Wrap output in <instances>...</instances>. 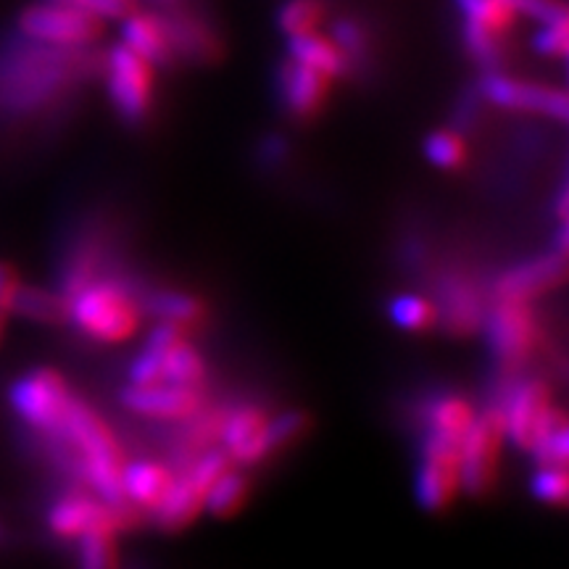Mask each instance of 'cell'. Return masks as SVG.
<instances>
[{
	"instance_id": "1",
	"label": "cell",
	"mask_w": 569,
	"mask_h": 569,
	"mask_svg": "<svg viewBox=\"0 0 569 569\" xmlns=\"http://www.w3.org/2000/svg\"><path fill=\"white\" fill-rule=\"evenodd\" d=\"M69 319L84 338L124 343L142 322V296L124 277H96L69 298Z\"/></svg>"
},
{
	"instance_id": "2",
	"label": "cell",
	"mask_w": 569,
	"mask_h": 569,
	"mask_svg": "<svg viewBox=\"0 0 569 569\" xmlns=\"http://www.w3.org/2000/svg\"><path fill=\"white\" fill-rule=\"evenodd\" d=\"M503 443H507L503 415L498 403H488L469 425L459 448V488L467 496L482 498L496 486Z\"/></svg>"
},
{
	"instance_id": "3",
	"label": "cell",
	"mask_w": 569,
	"mask_h": 569,
	"mask_svg": "<svg viewBox=\"0 0 569 569\" xmlns=\"http://www.w3.org/2000/svg\"><path fill=\"white\" fill-rule=\"evenodd\" d=\"M71 398H74V390L69 388L67 377L48 367L30 369V372L21 375L9 393L11 409L38 436L59 432Z\"/></svg>"
},
{
	"instance_id": "4",
	"label": "cell",
	"mask_w": 569,
	"mask_h": 569,
	"mask_svg": "<svg viewBox=\"0 0 569 569\" xmlns=\"http://www.w3.org/2000/svg\"><path fill=\"white\" fill-rule=\"evenodd\" d=\"M48 530L56 538H82L84 532H117L130 530L140 522V511L132 503H106L98 496H84L80 490H71L56 498L48 509Z\"/></svg>"
},
{
	"instance_id": "5",
	"label": "cell",
	"mask_w": 569,
	"mask_h": 569,
	"mask_svg": "<svg viewBox=\"0 0 569 569\" xmlns=\"http://www.w3.org/2000/svg\"><path fill=\"white\" fill-rule=\"evenodd\" d=\"M486 338L493 359L511 375L536 353L540 325L530 301H496L486 317Z\"/></svg>"
},
{
	"instance_id": "6",
	"label": "cell",
	"mask_w": 569,
	"mask_h": 569,
	"mask_svg": "<svg viewBox=\"0 0 569 569\" xmlns=\"http://www.w3.org/2000/svg\"><path fill=\"white\" fill-rule=\"evenodd\" d=\"M153 63L117 42L106 53V92L124 122H142L153 106Z\"/></svg>"
},
{
	"instance_id": "7",
	"label": "cell",
	"mask_w": 569,
	"mask_h": 569,
	"mask_svg": "<svg viewBox=\"0 0 569 569\" xmlns=\"http://www.w3.org/2000/svg\"><path fill=\"white\" fill-rule=\"evenodd\" d=\"M19 32L27 40L42 42V46L77 48L90 46L92 40L101 38V21L74 9V6L56 0V3H38L21 11Z\"/></svg>"
},
{
	"instance_id": "8",
	"label": "cell",
	"mask_w": 569,
	"mask_h": 569,
	"mask_svg": "<svg viewBox=\"0 0 569 569\" xmlns=\"http://www.w3.org/2000/svg\"><path fill=\"white\" fill-rule=\"evenodd\" d=\"M493 403H498L503 415V432H507L509 443L519 451H530L546 415L553 407L549 382L538 380V377L503 382L501 401Z\"/></svg>"
},
{
	"instance_id": "9",
	"label": "cell",
	"mask_w": 569,
	"mask_h": 569,
	"mask_svg": "<svg viewBox=\"0 0 569 569\" xmlns=\"http://www.w3.org/2000/svg\"><path fill=\"white\" fill-rule=\"evenodd\" d=\"M480 90H482V98H486L488 103L498 106V109L536 113V117L567 122L569 101H567V92L559 88H549V84L530 82V80H519V77L490 69L488 74L482 77Z\"/></svg>"
},
{
	"instance_id": "10",
	"label": "cell",
	"mask_w": 569,
	"mask_h": 569,
	"mask_svg": "<svg viewBox=\"0 0 569 569\" xmlns=\"http://www.w3.org/2000/svg\"><path fill=\"white\" fill-rule=\"evenodd\" d=\"M465 19V42L467 51L478 59L482 67L496 69L501 61L503 42L519 19L507 0H457Z\"/></svg>"
},
{
	"instance_id": "11",
	"label": "cell",
	"mask_w": 569,
	"mask_h": 569,
	"mask_svg": "<svg viewBox=\"0 0 569 569\" xmlns=\"http://www.w3.org/2000/svg\"><path fill=\"white\" fill-rule=\"evenodd\" d=\"M459 448L432 436H422L415 493L425 511H446L459 496Z\"/></svg>"
},
{
	"instance_id": "12",
	"label": "cell",
	"mask_w": 569,
	"mask_h": 569,
	"mask_svg": "<svg viewBox=\"0 0 569 569\" xmlns=\"http://www.w3.org/2000/svg\"><path fill=\"white\" fill-rule=\"evenodd\" d=\"M142 348L159 359L163 382L203 390L206 380H209V367H206L201 351L193 343H188L182 330H177V327L167 322H159L148 332Z\"/></svg>"
},
{
	"instance_id": "13",
	"label": "cell",
	"mask_w": 569,
	"mask_h": 569,
	"mask_svg": "<svg viewBox=\"0 0 569 569\" xmlns=\"http://www.w3.org/2000/svg\"><path fill=\"white\" fill-rule=\"evenodd\" d=\"M567 280V251L538 256V259L522 261L509 272H503L493 282L496 301H532V298L551 293Z\"/></svg>"
},
{
	"instance_id": "14",
	"label": "cell",
	"mask_w": 569,
	"mask_h": 569,
	"mask_svg": "<svg viewBox=\"0 0 569 569\" xmlns=\"http://www.w3.org/2000/svg\"><path fill=\"white\" fill-rule=\"evenodd\" d=\"M122 403L134 415L163 422H184L203 409V390L169 386H130L122 393Z\"/></svg>"
},
{
	"instance_id": "15",
	"label": "cell",
	"mask_w": 569,
	"mask_h": 569,
	"mask_svg": "<svg viewBox=\"0 0 569 569\" xmlns=\"http://www.w3.org/2000/svg\"><path fill=\"white\" fill-rule=\"evenodd\" d=\"M267 422L269 417L264 409L253 407V403H240V407L227 411L222 427H219V440H222V451L230 457L232 465L251 467L267 459Z\"/></svg>"
},
{
	"instance_id": "16",
	"label": "cell",
	"mask_w": 569,
	"mask_h": 569,
	"mask_svg": "<svg viewBox=\"0 0 569 569\" xmlns=\"http://www.w3.org/2000/svg\"><path fill=\"white\" fill-rule=\"evenodd\" d=\"M277 90H280V101L290 117L315 119L330 101L332 80L288 59L277 71Z\"/></svg>"
},
{
	"instance_id": "17",
	"label": "cell",
	"mask_w": 569,
	"mask_h": 569,
	"mask_svg": "<svg viewBox=\"0 0 569 569\" xmlns=\"http://www.w3.org/2000/svg\"><path fill=\"white\" fill-rule=\"evenodd\" d=\"M122 21V46L138 53L153 67H161L174 56L172 46V21L159 17V13L130 11Z\"/></svg>"
},
{
	"instance_id": "18",
	"label": "cell",
	"mask_w": 569,
	"mask_h": 569,
	"mask_svg": "<svg viewBox=\"0 0 569 569\" xmlns=\"http://www.w3.org/2000/svg\"><path fill=\"white\" fill-rule=\"evenodd\" d=\"M486 317L482 298L475 290V284L461 274L440 277V311L438 319H443L446 330L451 336H469L475 332Z\"/></svg>"
},
{
	"instance_id": "19",
	"label": "cell",
	"mask_w": 569,
	"mask_h": 569,
	"mask_svg": "<svg viewBox=\"0 0 569 569\" xmlns=\"http://www.w3.org/2000/svg\"><path fill=\"white\" fill-rule=\"evenodd\" d=\"M478 417V409L461 393H438L427 398L422 407V422H425V436H432L446 443L461 446L469 425Z\"/></svg>"
},
{
	"instance_id": "20",
	"label": "cell",
	"mask_w": 569,
	"mask_h": 569,
	"mask_svg": "<svg viewBox=\"0 0 569 569\" xmlns=\"http://www.w3.org/2000/svg\"><path fill=\"white\" fill-rule=\"evenodd\" d=\"M203 498L206 488L188 472V469H182L180 475H174V482L169 486L167 496L161 498L159 507L151 511L156 528L163 532H180L184 528H190V522H196V519L201 517Z\"/></svg>"
},
{
	"instance_id": "21",
	"label": "cell",
	"mask_w": 569,
	"mask_h": 569,
	"mask_svg": "<svg viewBox=\"0 0 569 569\" xmlns=\"http://www.w3.org/2000/svg\"><path fill=\"white\" fill-rule=\"evenodd\" d=\"M174 482L172 467L156 459L124 461L122 469V493L124 501L132 503L138 511H153L167 496L169 486Z\"/></svg>"
},
{
	"instance_id": "22",
	"label": "cell",
	"mask_w": 569,
	"mask_h": 569,
	"mask_svg": "<svg viewBox=\"0 0 569 569\" xmlns=\"http://www.w3.org/2000/svg\"><path fill=\"white\" fill-rule=\"evenodd\" d=\"M288 59L296 63H303V67L319 71V74L330 77L332 82L340 80V77L348 74L351 69V59L343 53V48L338 46L330 34L325 32H306L296 34V38H288Z\"/></svg>"
},
{
	"instance_id": "23",
	"label": "cell",
	"mask_w": 569,
	"mask_h": 569,
	"mask_svg": "<svg viewBox=\"0 0 569 569\" xmlns=\"http://www.w3.org/2000/svg\"><path fill=\"white\" fill-rule=\"evenodd\" d=\"M9 315L27 322L56 327L69 322V298L61 290H48L40 284H17L11 296Z\"/></svg>"
},
{
	"instance_id": "24",
	"label": "cell",
	"mask_w": 569,
	"mask_h": 569,
	"mask_svg": "<svg viewBox=\"0 0 569 569\" xmlns=\"http://www.w3.org/2000/svg\"><path fill=\"white\" fill-rule=\"evenodd\" d=\"M142 311H151L153 319L177 327V330H196L206 319V303L201 298L182 293V290H153L142 298Z\"/></svg>"
},
{
	"instance_id": "25",
	"label": "cell",
	"mask_w": 569,
	"mask_h": 569,
	"mask_svg": "<svg viewBox=\"0 0 569 569\" xmlns=\"http://www.w3.org/2000/svg\"><path fill=\"white\" fill-rule=\"evenodd\" d=\"M248 496H251V480L246 478L238 469H227L224 475H219L206 490L203 498V511H209L217 519H230L246 507Z\"/></svg>"
},
{
	"instance_id": "26",
	"label": "cell",
	"mask_w": 569,
	"mask_h": 569,
	"mask_svg": "<svg viewBox=\"0 0 569 569\" xmlns=\"http://www.w3.org/2000/svg\"><path fill=\"white\" fill-rule=\"evenodd\" d=\"M530 457L538 467H567L569 457V432H567V417L559 407H551L549 415L543 419L536 443L530 446Z\"/></svg>"
},
{
	"instance_id": "27",
	"label": "cell",
	"mask_w": 569,
	"mask_h": 569,
	"mask_svg": "<svg viewBox=\"0 0 569 569\" xmlns=\"http://www.w3.org/2000/svg\"><path fill=\"white\" fill-rule=\"evenodd\" d=\"M390 322L407 332H427L438 322V306L417 293H398L388 303Z\"/></svg>"
},
{
	"instance_id": "28",
	"label": "cell",
	"mask_w": 569,
	"mask_h": 569,
	"mask_svg": "<svg viewBox=\"0 0 569 569\" xmlns=\"http://www.w3.org/2000/svg\"><path fill=\"white\" fill-rule=\"evenodd\" d=\"M325 17L327 6L322 0H288L277 11V27H280L284 38H296V34L319 30Z\"/></svg>"
},
{
	"instance_id": "29",
	"label": "cell",
	"mask_w": 569,
	"mask_h": 569,
	"mask_svg": "<svg viewBox=\"0 0 569 569\" xmlns=\"http://www.w3.org/2000/svg\"><path fill=\"white\" fill-rule=\"evenodd\" d=\"M309 427H311V417L306 415V411H298V409L282 411V415L269 419L267 436H264L267 459L272 457V453H280L282 448L298 443V440L309 432Z\"/></svg>"
},
{
	"instance_id": "30",
	"label": "cell",
	"mask_w": 569,
	"mask_h": 569,
	"mask_svg": "<svg viewBox=\"0 0 569 569\" xmlns=\"http://www.w3.org/2000/svg\"><path fill=\"white\" fill-rule=\"evenodd\" d=\"M425 156L432 167L453 172V169H459L467 161V142L461 134L451 130L430 132L425 140Z\"/></svg>"
},
{
	"instance_id": "31",
	"label": "cell",
	"mask_w": 569,
	"mask_h": 569,
	"mask_svg": "<svg viewBox=\"0 0 569 569\" xmlns=\"http://www.w3.org/2000/svg\"><path fill=\"white\" fill-rule=\"evenodd\" d=\"M532 46L540 56L546 59H557L565 61L567 59V48H569V17L567 11L559 13V17L538 21V32L532 38Z\"/></svg>"
},
{
	"instance_id": "32",
	"label": "cell",
	"mask_w": 569,
	"mask_h": 569,
	"mask_svg": "<svg viewBox=\"0 0 569 569\" xmlns=\"http://www.w3.org/2000/svg\"><path fill=\"white\" fill-rule=\"evenodd\" d=\"M80 569H119L113 536L84 532L80 538Z\"/></svg>"
},
{
	"instance_id": "33",
	"label": "cell",
	"mask_w": 569,
	"mask_h": 569,
	"mask_svg": "<svg viewBox=\"0 0 569 569\" xmlns=\"http://www.w3.org/2000/svg\"><path fill=\"white\" fill-rule=\"evenodd\" d=\"M532 496L538 498L540 503H549V507H565L569 482L567 472L559 467H540L530 480Z\"/></svg>"
},
{
	"instance_id": "34",
	"label": "cell",
	"mask_w": 569,
	"mask_h": 569,
	"mask_svg": "<svg viewBox=\"0 0 569 569\" xmlns=\"http://www.w3.org/2000/svg\"><path fill=\"white\" fill-rule=\"evenodd\" d=\"M61 3L74 6L98 21L106 19H124L127 13L134 11V0H61Z\"/></svg>"
},
{
	"instance_id": "35",
	"label": "cell",
	"mask_w": 569,
	"mask_h": 569,
	"mask_svg": "<svg viewBox=\"0 0 569 569\" xmlns=\"http://www.w3.org/2000/svg\"><path fill=\"white\" fill-rule=\"evenodd\" d=\"M330 38L336 40L340 48H343V53L351 61H353V56H359L367 48L365 30H361V27H359V21H351V19L336 21V27H332V30H330Z\"/></svg>"
},
{
	"instance_id": "36",
	"label": "cell",
	"mask_w": 569,
	"mask_h": 569,
	"mask_svg": "<svg viewBox=\"0 0 569 569\" xmlns=\"http://www.w3.org/2000/svg\"><path fill=\"white\" fill-rule=\"evenodd\" d=\"M507 3L517 11V17H528L532 21L553 19L567 11L559 0H507Z\"/></svg>"
},
{
	"instance_id": "37",
	"label": "cell",
	"mask_w": 569,
	"mask_h": 569,
	"mask_svg": "<svg viewBox=\"0 0 569 569\" xmlns=\"http://www.w3.org/2000/svg\"><path fill=\"white\" fill-rule=\"evenodd\" d=\"M17 284H19L17 269L9 267V264H3V261H0V309H3L6 315H9L11 296H13V290H17Z\"/></svg>"
},
{
	"instance_id": "38",
	"label": "cell",
	"mask_w": 569,
	"mask_h": 569,
	"mask_svg": "<svg viewBox=\"0 0 569 569\" xmlns=\"http://www.w3.org/2000/svg\"><path fill=\"white\" fill-rule=\"evenodd\" d=\"M264 156L269 159V163H272V161H280L282 156H284V142H282L280 138L269 140L267 146H264Z\"/></svg>"
},
{
	"instance_id": "39",
	"label": "cell",
	"mask_w": 569,
	"mask_h": 569,
	"mask_svg": "<svg viewBox=\"0 0 569 569\" xmlns=\"http://www.w3.org/2000/svg\"><path fill=\"white\" fill-rule=\"evenodd\" d=\"M6 317H9V315H6V311L0 309V340H3V327H6Z\"/></svg>"
},
{
	"instance_id": "40",
	"label": "cell",
	"mask_w": 569,
	"mask_h": 569,
	"mask_svg": "<svg viewBox=\"0 0 569 569\" xmlns=\"http://www.w3.org/2000/svg\"><path fill=\"white\" fill-rule=\"evenodd\" d=\"M3 538H6V530H3V525H0V543H3Z\"/></svg>"
}]
</instances>
